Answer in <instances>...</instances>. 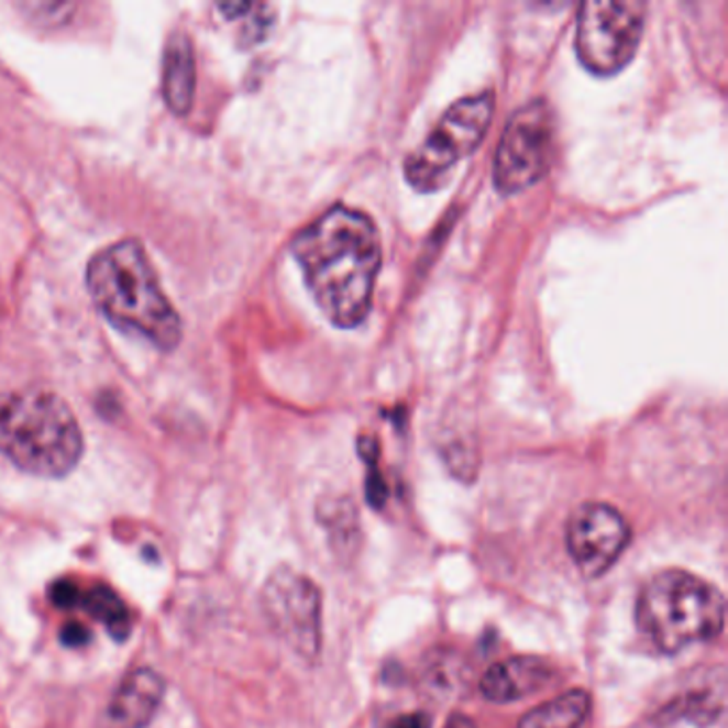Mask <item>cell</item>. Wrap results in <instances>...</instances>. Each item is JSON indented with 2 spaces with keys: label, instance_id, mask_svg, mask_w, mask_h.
Listing matches in <instances>:
<instances>
[{
  "label": "cell",
  "instance_id": "cell-17",
  "mask_svg": "<svg viewBox=\"0 0 728 728\" xmlns=\"http://www.w3.org/2000/svg\"><path fill=\"white\" fill-rule=\"evenodd\" d=\"M394 728H432V718L423 712H417V714L398 718L394 723Z\"/></svg>",
  "mask_w": 728,
  "mask_h": 728
},
{
  "label": "cell",
  "instance_id": "cell-5",
  "mask_svg": "<svg viewBox=\"0 0 728 728\" xmlns=\"http://www.w3.org/2000/svg\"><path fill=\"white\" fill-rule=\"evenodd\" d=\"M494 115V92L466 97L442 113L426 142L410 152L404 176L417 190H437L451 169L483 142Z\"/></svg>",
  "mask_w": 728,
  "mask_h": 728
},
{
  "label": "cell",
  "instance_id": "cell-7",
  "mask_svg": "<svg viewBox=\"0 0 728 728\" xmlns=\"http://www.w3.org/2000/svg\"><path fill=\"white\" fill-rule=\"evenodd\" d=\"M553 158V115L545 101H532L510 115L494 161V184L515 195L539 183Z\"/></svg>",
  "mask_w": 728,
  "mask_h": 728
},
{
  "label": "cell",
  "instance_id": "cell-8",
  "mask_svg": "<svg viewBox=\"0 0 728 728\" xmlns=\"http://www.w3.org/2000/svg\"><path fill=\"white\" fill-rule=\"evenodd\" d=\"M263 611L276 635L304 660H317L323 643L321 592L306 575L283 566L263 587Z\"/></svg>",
  "mask_w": 728,
  "mask_h": 728
},
{
  "label": "cell",
  "instance_id": "cell-1",
  "mask_svg": "<svg viewBox=\"0 0 728 728\" xmlns=\"http://www.w3.org/2000/svg\"><path fill=\"white\" fill-rule=\"evenodd\" d=\"M291 249L329 321L342 329L362 326L372 310L383 261L374 220L360 210L333 206L295 235Z\"/></svg>",
  "mask_w": 728,
  "mask_h": 728
},
{
  "label": "cell",
  "instance_id": "cell-10",
  "mask_svg": "<svg viewBox=\"0 0 728 728\" xmlns=\"http://www.w3.org/2000/svg\"><path fill=\"white\" fill-rule=\"evenodd\" d=\"M553 680V666L537 655H515L496 662L481 677V692L492 703H515L543 691Z\"/></svg>",
  "mask_w": 728,
  "mask_h": 728
},
{
  "label": "cell",
  "instance_id": "cell-13",
  "mask_svg": "<svg viewBox=\"0 0 728 728\" xmlns=\"http://www.w3.org/2000/svg\"><path fill=\"white\" fill-rule=\"evenodd\" d=\"M592 698L585 691H569L526 714L517 728H580L587 720Z\"/></svg>",
  "mask_w": 728,
  "mask_h": 728
},
{
  "label": "cell",
  "instance_id": "cell-4",
  "mask_svg": "<svg viewBox=\"0 0 728 728\" xmlns=\"http://www.w3.org/2000/svg\"><path fill=\"white\" fill-rule=\"evenodd\" d=\"M727 618L723 592L688 571H662L643 585L637 626L664 654L714 641Z\"/></svg>",
  "mask_w": 728,
  "mask_h": 728
},
{
  "label": "cell",
  "instance_id": "cell-9",
  "mask_svg": "<svg viewBox=\"0 0 728 728\" xmlns=\"http://www.w3.org/2000/svg\"><path fill=\"white\" fill-rule=\"evenodd\" d=\"M630 543V526L616 507L585 503L566 526V545L587 580L603 577Z\"/></svg>",
  "mask_w": 728,
  "mask_h": 728
},
{
  "label": "cell",
  "instance_id": "cell-3",
  "mask_svg": "<svg viewBox=\"0 0 728 728\" xmlns=\"http://www.w3.org/2000/svg\"><path fill=\"white\" fill-rule=\"evenodd\" d=\"M0 453L37 476L71 473L84 453L74 410L45 389L0 394Z\"/></svg>",
  "mask_w": 728,
  "mask_h": 728
},
{
  "label": "cell",
  "instance_id": "cell-6",
  "mask_svg": "<svg viewBox=\"0 0 728 728\" xmlns=\"http://www.w3.org/2000/svg\"><path fill=\"white\" fill-rule=\"evenodd\" d=\"M648 4L641 0H587L580 7L575 49L594 75H616L632 60L643 37Z\"/></svg>",
  "mask_w": 728,
  "mask_h": 728
},
{
  "label": "cell",
  "instance_id": "cell-12",
  "mask_svg": "<svg viewBox=\"0 0 728 728\" xmlns=\"http://www.w3.org/2000/svg\"><path fill=\"white\" fill-rule=\"evenodd\" d=\"M163 95L172 111L183 115L190 110L195 95V54L190 41L183 33L172 35L165 47Z\"/></svg>",
  "mask_w": 728,
  "mask_h": 728
},
{
  "label": "cell",
  "instance_id": "cell-2",
  "mask_svg": "<svg viewBox=\"0 0 728 728\" xmlns=\"http://www.w3.org/2000/svg\"><path fill=\"white\" fill-rule=\"evenodd\" d=\"M86 285L115 328L144 335L161 351H174L180 344L183 321L137 240L115 242L92 256Z\"/></svg>",
  "mask_w": 728,
  "mask_h": 728
},
{
  "label": "cell",
  "instance_id": "cell-14",
  "mask_svg": "<svg viewBox=\"0 0 728 728\" xmlns=\"http://www.w3.org/2000/svg\"><path fill=\"white\" fill-rule=\"evenodd\" d=\"M77 607L88 611L95 619H99L103 626H108L111 637L118 641H124L131 632V614L122 598L111 592L110 587H95L79 594Z\"/></svg>",
  "mask_w": 728,
  "mask_h": 728
},
{
  "label": "cell",
  "instance_id": "cell-16",
  "mask_svg": "<svg viewBox=\"0 0 728 728\" xmlns=\"http://www.w3.org/2000/svg\"><path fill=\"white\" fill-rule=\"evenodd\" d=\"M88 637H90V632H88L84 626H79L77 621L67 624V626L63 628V632H60V639H63L67 646H71V648L84 646V643L88 641Z\"/></svg>",
  "mask_w": 728,
  "mask_h": 728
},
{
  "label": "cell",
  "instance_id": "cell-18",
  "mask_svg": "<svg viewBox=\"0 0 728 728\" xmlns=\"http://www.w3.org/2000/svg\"><path fill=\"white\" fill-rule=\"evenodd\" d=\"M444 728H476V725H474L468 716H464V714H455V716H451V718L446 720Z\"/></svg>",
  "mask_w": 728,
  "mask_h": 728
},
{
  "label": "cell",
  "instance_id": "cell-15",
  "mask_svg": "<svg viewBox=\"0 0 728 728\" xmlns=\"http://www.w3.org/2000/svg\"><path fill=\"white\" fill-rule=\"evenodd\" d=\"M81 587H77L71 580H63L52 585V603L60 609H77V600H79Z\"/></svg>",
  "mask_w": 728,
  "mask_h": 728
},
{
  "label": "cell",
  "instance_id": "cell-11",
  "mask_svg": "<svg viewBox=\"0 0 728 728\" xmlns=\"http://www.w3.org/2000/svg\"><path fill=\"white\" fill-rule=\"evenodd\" d=\"M165 694V682L152 669H137L111 696L106 728H146Z\"/></svg>",
  "mask_w": 728,
  "mask_h": 728
}]
</instances>
